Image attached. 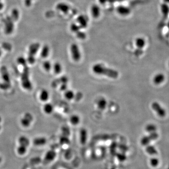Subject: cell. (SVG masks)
I'll use <instances>...</instances> for the list:
<instances>
[{
    "label": "cell",
    "mask_w": 169,
    "mask_h": 169,
    "mask_svg": "<svg viewBox=\"0 0 169 169\" xmlns=\"http://www.w3.org/2000/svg\"><path fill=\"white\" fill-rule=\"evenodd\" d=\"M145 130H146L147 132H148L149 133H152L154 132H156L157 130V127L156 126V125L153 123L149 124L146 126Z\"/></svg>",
    "instance_id": "cell-24"
},
{
    "label": "cell",
    "mask_w": 169,
    "mask_h": 169,
    "mask_svg": "<svg viewBox=\"0 0 169 169\" xmlns=\"http://www.w3.org/2000/svg\"><path fill=\"white\" fill-rule=\"evenodd\" d=\"M108 0H99L100 3L102 4H106L107 3V1Z\"/></svg>",
    "instance_id": "cell-37"
},
{
    "label": "cell",
    "mask_w": 169,
    "mask_h": 169,
    "mask_svg": "<svg viewBox=\"0 0 169 169\" xmlns=\"http://www.w3.org/2000/svg\"><path fill=\"white\" fill-rule=\"evenodd\" d=\"M67 87L66 83H63L61 86V90H62V91H65V90H66Z\"/></svg>",
    "instance_id": "cell-35"
},
{
    "label": "cell",
    "mask_w": 169,
    "mask_h": 169,
    "mask_svg": "<svg viewBox=\"0 0 169 169\" xmlns=\"http://www.w3.org/2000/svg\"><path fill=\"white\" fill-rule=\"evenodd\" d=\"M107 102L105 99L102 98L99 100L97 102V105L100 109H104L107 106Z\"/></svg>",
    "instance_id": "cell-22"
},
{
    "label": "cell",
    "mask_w": 169,
    "mask_h": 169,
    "mask_svg": "<svg viewBox=\"0 0 169 169\" xmlns=\"http://www.w3.org/2000/svg\"><path fill=\"white\" fill-rule=\"evenodd\" d=\"M56 8L63 13L66 14L68 13L70 10V7L68 4L65 3H59L56 5Z\"/></svg>",
    "instance_id": "cell-10"
},
{
    "label": "cell",
    "mask_w": 169,
    "mask_h": 169,
    "mask_svg": "<svg viewBox=\"0 0 169 169\" xmlns=\"http://www.w3.org/2000/svg\"><path fill=\"white\" fill-rule=\"evenodd\" d=\"M2 121H3V119H2V117L0 116V124H1Z\"/></svg>",
    "instance_id": "cell-40"
},
{
    "label": "cell",
    "mask_w": 169,
    "mask_h": 169,
    "mask_svg": "<svg viewBox=\"0 0 169 169\" xmlns=\"http://www.w3.org/2000/svg\"><path fill=\"white\" fill-rule=\"evenodd\" d=\"M65 96L67 100H71L74 97V94L72 90H67L65 93Z\"/></svg>",
    "instance_id": "cell-30"
},
{
    "label": "cell",
    "mask_w": 169,
    "mask_h": 169,
    "mask_svg": "<svg viewBox=\"0 0 169 169\" xmlns=\"http://www.w3.org/2000/svg\"><path fill=\"white\" fill-rule=\"evenodd\" d=\"M135 44L140 49L144 48L146 45V41L143 38L138 37L135 40Z\"/></svg>",
    "instance_id": "cell-19"
},
{
    "label": "cell",
    "mask_w": 169,
    "mask_h": 169,
    "mask_svg": "<svg viewBox=\"0 0 169 169\" xmlns=\"http://www.w3.org/2000/svg\"><path fill=\"white\" fill-rule=\"evenodd\" d=\"M42 109L44 113L47 115H50L54 111V106L51 103L46 102L43 105Z\"/></svg>",
    "instance_id": "cell-14"
},
{
    "label": "cell",
    "mask_w": 169,
    "mask_h": 169,
    "mask_svg": "<svg viewBox=\"0 0 169 169\" xmlns=\"http://www.w3.org/2000/svg\"><path fill=\"white\" fill-rule=\"evenodd\" d=\"M147 150H149V151H148V152L149 153L152 154V155H154V154H156L157 153L156 149L152 146L148 147V148H147Z\"/></svg>",
    "instance_id": "cell-34"
},
{
    "label": "cell",
    "mask_w": 169,
    "mask_h": 169,
    "mask_svg": "<svg viewBox=\"0 0 169 169\" xmlns=\"http://www.w3.org/2000/svg\"><path fill=\"white\" fill-rule=\"evenodd\" d=\"M4 7V4L2 1H0V11L3 10V8Z\"/></svg>",
    "instance_id": "cell-36"
},
{
    "label": "cell",
    "mask_w": 169,
    "mask_h": 169,
    "mask_svg": "<svg viewBox=\"0 0 169 169\" xmlns=\"http://www.w3.org/2000/svg\"><path fill=\"white\" fill-rule=\"evenodd\" d=\"M70 122L73 125H77L80 122V118L76 115H72L70 118Z\"/></svg>",
    "instance_id": "cell-27"
},
{
    "label": "cell",
    "mask_w": 169,
    "mask_h": 169,
    "mask_svg": "<svg viewBox=\"0 0 169 169\" xmlns=\"http://www.w3.org/2000/svg\"><path fill=\"white\" fill-rule=\"evenodd\" d=\"M161 13L165 17H168L169 15V5L163 3L160 7Z\"/></svg>",
    "instance_id": "cell-16"
},
{
    "label": "cell",
    "mask_w": 169,
    "mask_h": 169,
    "mask_svg": "<svg viewBox=\"0 0 169 169\" xmlns=\"http://www.w3.org/2000/svg\"><path fill=\"white\" fill-rule=\"evenodd\" d=\"M70 51L73 60L76 62L79 61L81 59V55L78 45L75 43L72 44L70 47Z\"/></svg>",
    "instance_id": "cell-4"
},
{
    "label": "cell",
    "mask_w": 169,
    "mask_h": 169,
    "mask_svg": "<svg viewBox=\"0 0 169 169\" xmlns=\"http://www.w3.org/2000/svg\"><path fill=\"white\" fill-rule=\"evenodd\" d=\"M158 137V134H157L156 132L150 133L149 136H144L142 138L141 140V143L142 145H144V146L148 145L149 142H151V140L156 139Z\"/></svg>",
    "instance_id": "cell-6"
},
{
    "label": "cell",
    "mask_w": 169,
    "mask_h": 169,
    "mask_svg": "<svg viewBox=\"0 0 169 169\" xmlns=\"http://www.w3.org/2000/svg\"><path fill=\"white\" fill-rule=\"evenodd\" d=\"M87 131L85 129H82L81 131V140L82 143H84L87 139Z\"/></svg>",
    "instance_id": "cell-25"
},
{
    "label": "cell",
    "mask_w": 169,
    "mask_h": 169,
    "mask_svg": "<svg viewBox=\"0 0 169 169\" xmlns=\"http://www.w3.org/2000/svg\"><path fill=\"white\" fill-rule=\"evenodd\" d=\"M77 24L81 27V29L87 27L88 23V17L84 15H79L77 18Z\"/></svg>",
    "instance_id": "cell-7"
},
{
    "label": "cell",
    "mask_w": 169,
    "mask_h": 169,
    "mask_svg": "<svg viewBox=\"0 0 169 169\" xmlns=\"http://www.w3.org/2000/svg\"><path fill=\"white\" fill-rule=\"evenodd\" d=\"M3 50H2L1 48H0V58H1V56H2V55H3Z\"/></svg>",
    "instance_id": "cell-39"
},
{
    "label": "cell",
    "mask_w": 169,
    "mask_h": 169,
    "mask_svg": "<svg viewBox=\"0 0 169 169\" xmlns=\"http://www.w3.org/2000/svg\"><path fill=\"white\" fill-rule=\"evenodd\" d=\"M1 124H0V131L1 130Z\"/></svg>",
    "instance_id": "cell-41"
},
{
    "label": "cell",
    "mask_w": 169,
    "mask_h": 169,
    "mask_svg": "<svg viewBox=\"0 0 169 169\" xmlns=\"http://www.w3.org/2000/svg\"><path fill=\"white\" fill-rule=\"evenodd\" d=\"M2 1V0H0V1Z\"/></svg>",
    "instance_id": "cell-42"
},
{
    "label": "cell",
    "mask_w": 169,
    "mask_h": 169,
    "mask_svg": "<svg viewBox=\"0 0 169 169\" xmlns=\"http://www.w3.org/2000/svg\"><path fill=\"white\" fill-rule=\"evenodd\" d=\"M17 62L18 65H24L27 63V58H24L23 56H18L17 59Z\"/></svg>",
    "instance_id": "cell-29"
},
{
    "label": "cell",
    "mask_w": 169,
    "mask_h": 169,
    "mask_svg": "<svg viewBox=\"0 0 169 169\" xmlns=\"http://www.w3.org/2000/svg\"><path fill=\"white\" fill-rule=\"evenodd\" d=\"M116 11L122 16H128L131 13V9L126 6H119L116 8Z\"/></svg>",
    "instance_id": "cell-11"
},
{
    "label": "cell",
    "mask_w": 169,
    "mask_h": 169,
    "mask_svg": "<svg viewBox=\"0 0 169 169\" xmlns=\"http://www.w3.org/2000/svg\"><path fill=\"white\" fill-rule=\"evenodd\" d=\"M91 13L94 18H98L101 14V8L97 4H93L91 7Z\"/></svg>",
    "instance_id": "cell-12"
},
{
    "label": "cell",
    "mask_w": 169,
    "mask_h": 169,
    "mask_svg": "<svg viewBox=\"0 0 169 169\" xmlns=\"http://www.w3.org/2000/svg\"><path fill=\"white\" fill-rule=\"evenodd\" d=\"M39 99L42 102H47L49 99V92L46 89H42L39 93Z\"/></svg>",
    "instance_id": "cell-9"
},
{
    "label": "cell",
    "mask_w": 169,
    "mask_h": 169,
    "mask_svg": "<svg viewBox=\"0 0 169 169\" xmlns=\"http://www.w3.org/2000/svg\"><path fill=\"white\" fill-rule=\"evenodd\" d=\"M168 169H169V168H168Z\"/></svg>",
    "instance_id": "cell-44"
},
{
    "label": "cell",
    "mask_w": 169,
    "mask_h": 169,
    "mask_svg": "<svg viewBox=\"0 0 169 169\" xmlns=\"http://www.w3.org/2000/svg\"><path fill=\"white\" fill-rule=\"evenodd\" d=\"M163 3H165V4H167L168 5H169V0H163Z\"/></svg>",
    "instance_id": "cell-38"
},
{
    "label": "cell",
    "mask_w": 169,
    "mask_h": 169,
    "mask_svg": "<svg viewBox=\"0 0 169 169\" xmlns=\"http://www.w3.org/2000/svg\"><path fill=\"white\" fill-rule=\"evenodd\" d=\"M34 120V116L29 112L25 113L20 119V123L22 126L25 128L30 127Z\"/></svg>",
    "instance_id": "cell-3"
},
{
    "label": "cell",
    "mask_w": 169,
    "mask_h": 169,
    "mask_svg": "<svg viewBox=\"0 0 169 169\" xmlns=\"http://www.w3.org/2000/svg\"><path fill=\"white\" fill-rule=\"evenodd\" d=\"M42 66L43 70L46 71V72H49L52 68L51 62L49 60H45L42 63Z\"/></svg>",
    "instance_id": "cell-21"
},
{
    "label": "cell",
    "mask_w": 169,
    "mask_h": 169,
    "mask_svg": "<svg viewBox=\"0 0 169 169\" xmlns=\"http://www.w3.org/2000/svg\"></svg>",
    "instance_id": "cell-45"
},
{
    "label": "cell",
    "mask_w": 169,
    "mask_h": 169,
    "mask_svg": "<svg viewBox=\"0 0 169 169\" xmlns=\"http://www.w3.org/2000/svg\"><path fill=\"white\" fill-rule=\"evenodd\" d=\"M81 27H79L78 24H76V23H72L71 24L70 26V30L72 32L74 33H77L78 32L81 31Z\"/></svg>",
    "instance_id": "cell-26"
},
{
    "label": "cell",
    "mask_w": 169,
    "mask_h": 169,
    "mask_svg": "<svg viewBox=\"0 0 169 169\" xmlns=\"http://www.w3.org/2000/svg\"><path fill=\"white\" fill-rule=\"evenodd\" d=\"M18 142H19L18 143H19V145H23L27 147L29 145V140L24 136H21L19 138V139L18 140Z\"/></svg>",
    "instance_id": "cell-23"
},
{
    "label": "cell",
    "mask_w": 169,
    "mask_h": 169,
    "mask_svg": "<svg viewBox=\"0 0 169 169\" xmlns=\"http://www.w3.org/2000/svg\"><path fill=\"white\" fill-rule=\"evenodd\" d=\"M159 160L156 158H153L150 161V165L153 167H156L159 164Z\"/></svg>",
    "instance_id": "cell-32"
},
{
    "label": "cell",
    "mask_w": 169,
    "mask_h": 169,
    "mask_svg": "<svg viewBox=\"0 0 169 169\" xmlns=\"http://www.w3.org/2000/svg\"><path fill=\"white\" fill-rule=\"evenodd\" d=\"M152 108L154 110H155L156 114L161 117H164L166 115V111L163 107L161 106L158 102H153L152 104Z\"/></svg>",
    "instance_id": "cell-5"
},
{
    "label": "cell",
    "mask_w": 169,
    "mask_h": 169,
    "mask_svg": "<svg viewBox=\"0 0 169 169\" xmlns=\"http://www.w3.org/2000/svg\"><path fill=\"white\" fill-rule=\"evenodd\" d=\"M52 68H53L54 73L56 74H59L61 73L62 67L61 64H60V62H55L54 65H52Z\"/></svg>",
    "instance_id": "cell-20"
},
{
    "label": "cell",
    "mask_w": 169,
    "mask_h": 169,
    "mask_svg": "<svg viewBox=\"0 0 169 169\" xmlns=\"http://www.w3.org/2000/svg\"><path fill=\"white\" fill-rule=\"evenodd\" d=\"M46 142H47V140H46V138L44 137H38L35 138L34 140L33 143L36 146H42L46 144Z\"/></svg>",
    "instance_id": "cell-17"
},
{
    "label": "cell",
    "mask_w": 169,
    "mask_h": 169,
    "mask_svg": "<svg viewBox=\"0 0 169 169\" xmlns=\"http://www.w3.org/2000/svg\"><path fill=\"white\" fill-rule=\"evenodd\" d=\"M50 51V49L49 46L48 45H44L42 46V48H41L40 53V56L43 59H46L49 55Z\"/></svg>",
    "instance_id": "cell-13"
},
{
    "label": "cell",
    "mask_w": 169,
    "mask_h": 169,
    "mask_svg": "<svg viewBox=\"0 0 169 169\" xmlns=\"http://www.w3.org/2000/svg\"><path fill=\"white\" fill-rule=\"evenodd\" d=\"M76 35H77V37L81 40H84L86 37V34L84 32H82L81 31L77 32L76 33Z\"/></svg>",
    "instance_id": "cell-33"
},
{
    "label": "cell",
    "mask_w": 169,
    "mask_h": 169,
    "mask_svg": "<svg viewBox=\"0 0 169 169\" xmlns=\"http://www.w3.org/2000/svg\"><path fill=\"white\" fill-rule=\"evenodd\" d=\"M93 72L99 75H103L109 78L116 79L119 76V72L112 69L108 68L103 65L97 64L93 65L92 67Z\"/></svg>",
    "instance_id": "cell-1"
},
{
    "label": "cell",
    "mask_w": 169,
    "mask_h": 169,
    "mask_svg": "<svg viewBox=\"0 0 169 169\" xmlns=\"http://www.w3.org/2000/svg\"><path fill=\"white\" fill-rule=\"evenodd\" d=\"M32 1H34V0H32Z\"/></svg>",
    "instance_id": "cell-43"
},
{
    "label": "cell",
    "mask_w": 169,
    "mask_h": 169,
    "mask_svg": "<svg viewBox=\"0 0 169 169\" xmlns=\"http://www.w3.org/2000/svg\"><path fill=\"white\" fill-rule=\"evenodd\" d=\"M11 18L14 22L17 21L19 19L20 17V12L17 8H14L11 11Z\"/></svg>",
    "instance_id": "cell-18"
},
{
    "label": "cell",
    "mask_w": 169,
    "mask_h": 169,
    "mask_svg": "<svg viewBox=\"0 0 169 169\" xmlns=\"http://www.w3.org/2000/svg\"><path fill=\"white\" fill-rule=\"evenodd\" d=\"M14 21L10 16H7L4 19V32L7 35H10L13 32L15 29Z\"/></svg>",
    "instance_id": "cell-2"
},
{
    "label": "cell",
    "mask_w": 169,
    "mask_h": 169,
    "mask_svg": "<svg viewBox=\"0 0 169 169\" xmlns=\"http://www.w3.org/2000/svg\"><path fill=\"white\" fill-rule=\"evenodd\" d=\"M27 151V147L24 146H23V145H19L18 148L17 149V152H18L19 155H24Z\"/></svg>",
    "instance_id": "cell-28"
},
{
    "label": "cell",
    "mask_w": 169,
    "mask_h": 169,
    "mask_svg": "<svg viewBox=\"0 0 169 169\" xmlns=\"http://www.w3.org/2000/svg\"><path fill=\"white\" fill-rule=\"evenodd\" d=\"M41 48L40 44L38 42L32 43L28 48V55H35Z\"/></svg>",
    "instance_id": "cell-8"
},
{
    "label": "cell",
    "mask_w": 169,
    "mask_h": 169,
    "mask_svg": "<svg viewBox=\"0 0 169 169\" xmlns=\"http://www.w3.org/2000/svg\"><path fill=\"white\" fill-rule=\"evenodd\" d=\"M165 79V76L163 73H158L157 74L154 76L153 78L154 83H155L156 85H159L164 81Z\"/></svg>",
    "instance_id": "cell-15"
},
{
    "label": "cell",
    "mask_w": 169,
    "mask_h": 169,
    "mask_svg": "<svg viewBox=\"0 0 169 169\" xmlns=\"http://www.w3.org/2000/svg\"><path fill=\"white\" fill-rule=\"evenodd\" d=\"M27 63H29L30 65H34L36 62L35 55H28L27 58Z\"/></svg>",
    "instance_id": "cell-31"
}]
</instances>
